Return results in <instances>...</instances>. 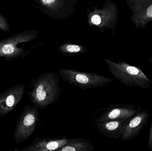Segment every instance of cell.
<instances>
[{"instance_id":"1","label":"cell","mask_w":152,"mask_h":151,"mask_svg":"<svg viewBox=\"0 0 152 151\" xmlns=\"http://www.w3.org/2000/svg\"><path fill=\"white\" fill-rule=\"evenodd\" d=\"M60 80L54 71L42 74L36 79H33L29 95L33 105L44 109L56 103L62 92Z\"/></svg>"},{"instance_id":"2","label":"cell","mask_w":152,"mask_h":151,"mask_svg":"<svg viewBox=\"0 0 152 151\" xmlns=\"http://www.w3.org/2000/svg\"><path fill=\"white\" fill-rule=\"evenodd\" d=\"M104 61L111 74L124 85L144 89L150 87L152 82L140 68L122 61L115 63L108 59Z\"/></svg>"},{"instance_id":"3","label":"cell","mask_w":152,"mask_h":151,"mask_svg":"<svg viewBox=\"0 0 152 151\" xmlns=\"http://www.w3.org/2000/svg\"><path fill=\"white\" fill-rule=\"evenodd\" d=\"M59 73L62 79L69 85H75L82 90L102 87L113 82L111 79L94 73L60 69Z\"/></svg>"},{"instance_id":"4","label":"cell","mask_w":152,"mask_h":151,"mask_svg":"<svg viewBox=\"0 0 152 151\" xmlns=\"http://www.w3.org/2000/svg\"><path fill=\"white\" fill-rule=\"evenodd\" d=\"M38 109L35 105H27L19 118L14 133L16 144L29 138L35 130L38 120Z\"/></svg>"},{"instance_id":"5","label":"cell","mask_w":152,"mask_h":151,"mask_svg":"<svg viewBox=\"0 0 152 151\" xmlns=\"http://www.w3.org/2000/svg\"><path fill=\"white\" fill-rule=\"evenodd\" d=\"M32 33L29 31L18 33L0 41V57L11 60L21 56L24 50L18 47V44L33 39Z\"/></svg>"},{"instance_id":"6","label":"cell","mask_w":152,"mask_h":151,"mask_svg":"<svg viewBox=\"0 0 152 151\" xmlns=\"http://www.w3.org/2000/svg\"><path fill=\"white\" fill-rule=\"evenodd\" d=\"M142 111L140 107L133 105L119 103L110 105L99 115L95 123L107 121L129 119Z\"/></svg>"},{"instance_id":"7","label":"cell","mask_w":152,"mask_h":151,"mask_svg":"<svg viewBox=\"0 0 152 151\" xmlns=\"http://www.w3.org/2000/svg\"><path fill=\"white\" fill-rule=\"evenodd\" d=\"M25 92L24 84L9 88L0 94V117L12 111L22 100Z\"/></svg>"},{"instance_id":"8","label":"cell","mask_w":152,"mask_h":151,"mask_svg":"<svg viewBox=\"0 0 152 151\" xmlns=\"http://www.w3.org/2000/svg\"><path fill=\"white\" fill-rule=\"evenodd\" d=\"M149 117V113L146 111H142L128 120L121 139L128 141L137 136L147 124Z\"/></svg>"},{"instance_id":"9","label":"cell","mask_w":152,"mask_h":151,"mask_svg":"<svg viewBox=\"0 0 152 151\" xmlns=\"http://www.w3.org/2000/svg\"><path fill=\"white\" fill-rule=\"evenodd\" d=\"M133 22L142 27L152 20V0H132Z\"/></svg>"},{"instance_id":"10","label":"cell","mask_w":152,"mask_h":151,"mask_svg":"<svg viewBox=\"0 0 152 151\" xmlns=\"http://www.w3.org/2000/svg\"><path fill=\"white\" fill-rule=\"evenodd\" d=\"M69 138L65 137L37 138L22 151H56L65 145Z\"/></svg>"},{"instance_id":"11","label":"cell","mask_w":152,"mask_h":151,"mask_svg":"<svg viewBox=\"0 0 152 151\" xmlns=\"http://www.w3.org/2000/svg\"><path fill=\"white\" fill-rule=\"evenodd\" d=\"M128 120H116L97 122L96 123V128L101 134L107 137L118 139L123 134Z\"/></svg>"},{"instance_id":"12","label":"cell","mask_w":152,"mask_h":151,"mask_svg":"<svg viewBox=\"0 0 152 151\" xmlns=\"http://www.w3.org/2000/svg\"><path fill=\"white\" fill-rule=\"evenodd\" d=\"M94 147L92 144L81 138H69L68 142L57 151H93Z\"/></svg>"},{"instance_id":"13","label":"cell","mask_w":152,"mask_h":151,"mask_svg":"<svg viewBox=\"0 0 152 151\" xmlns=\"http://www.w3.org/2000/svg\"><path fill=\"white\" fill-rule=\"evenodd\" d=\"M0 30L5 32L10 31V26L6 18L0 12Z\"/></svg>"},{"instance_id":"14","label":"cell","mask_w":152,"mask_h":151,"mask_svg":"<svg viewBox=\"0 0 152 151\" xmlns=\"http://www.w3.org/2000/svg\"><path fill=\"white\" fill-rule=\"evenodd\" d=\"M69 53H77L80 52L81 51V48L80 46L75 45H69L66 46L65 51Z\"/></svg>"},{"instance_id":"15","label":"cell","mask_w":152,"mask_h":151,"mask_svg":"<svg viewBox=\"0 0 152 151\" xmlns=\"http://www.w3.org/2000/svg\"><path fill=\"white\" fill-rule=\"evenodd\" d=\"M91 22L95 25H99L101 23V19L100 16L94 15L91 18Z\"/></svg>"},{"instance_id":"16","label":"cell","mask_w":152,"mask_h":151,"mask_svg":"<svg viewBox=\"0 0 152 151\" xmlns=\"http://www.w3.org/2000/svg\"><path fill=\"white\" fill-rule=\"evenodd\" d=\"M148 145H149V149L152 150V123L150 128V131H149Z\"/></svg>"},{"instance_id":"17","label":"cell","mask_w":152,"mask_h":151,"mask_svg":"<svg viewBox=\"0 0 152 151\" xmlns=\"http://www.w3.org/2000/svg\"><path fill=\"white\" fill-rule=\"evenodd\" d=\"M43 3L45 4H49L52 3L53 2L55 1V0H42Z\"/></svg>"}]
</instances>
